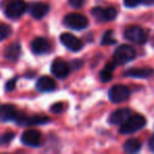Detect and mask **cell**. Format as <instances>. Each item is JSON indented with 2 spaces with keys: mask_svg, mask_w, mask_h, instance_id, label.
I'll return each mask as SVG.
<instances>
[{
  "mask_svg": "<svg viewBox=\"0 0 154 154\" xmlns=\"http://www.w3.org/2000/svg\"><path fill=\"white\" fill-rule=\"evenodd\" d=\"M146 126V118L140 114H134L130 115L129 118L120 125L119 132L122 134H131L139 131Z\"/></svg>",
  "mask_w": 154,
  "mask_h": 154,
  "instance_id": "cell-1",
  "label": "cell"
},
{
  "mask_svg": "<svg viewBox=\"0 0 154 154\" xmlns=\"http://www.w3.org/2000/svg\"><path fill=\"white\" fill-rule=\"evenodd\" d=\"M136 53L135 50L129 45H122L117 47L113 55V61L116 64H125L134 59Z\"/></svg>",
  "mask_w": 154,
  "mask_h": 154,
  "instance_id": "cell-2",
  "label": "cell"
},
{
  "mask_svg": "<svg viewBox=\"0 0 154 154\" xmlns=\"http://www.w3.org/2000/svg\"><path fill=\"white\" fill-rule=\"evenodd\" d=\"M64 26L73 30H84L89 26V20L86 16L78 13H71L64 17Z\"/></svg>",
  "mask_w": 154,
  "mask_h": 154,
  "instance_id": "cell-3",
  "label": "cell"
},
{
  "mask_svg": "<svg viewBox=\"0 0 154 154\" xmlns=\"http://www.w3.org/2000/svg\"><path fill=\"white\" fill-rule=\"evenodd\" d=\"M125 37L131 42L137 45H143L147 41V33L143 28L137 26H133L125 31Z\"/></svg>",
  "mask_w": 154,
  "mask_h": 154,
  "instance_id": "cell-4",
  "label": "cell"
},
{
  "mask_svg": "<svg viewBox=\"0 0 154 154\" xmlns=\"http://www.w3.org/2000/svg\"><path fill=\"white\" fill-rule=\"evenodd\" d=\"M28 10V5L23 0H15L5 8V15L11 19H17L21 17Z\"/></svg>",
  "mask_w": 154,
  "mask_h": 154,
  "instance_id": "cell-5",
  "label": "cell"
},
{
  "mask_svg": "<svg viewBox=\"0 0 154 154\" xmlns=\"http://www.w3.org/2000/svg\"><path fill=\"white\" fill-rule=\"evenodd\" d=\"M130 97V90L126 86L116 85L109 91V99L114 103H119L126 101Z\"/></svg>",
  "mask_w": 154,
  "mask_h": 154,
  "instance_id": "cell-6",
  "label": "cell"
},
{
  "mask_svg": "<svg viewBox=\"0 0 154 154\" xmlns=\"http://www.w3.org/2000/svg\"><path fill=\"white\" fill-rule=\"evenodd\" d=\"M91 14L99 21H110L113 20L117 15L115 8L109 7V8H100L95 7L91 10Z\"/></svg>",
  "mask_w": 154,
  "mask_h": 154,
  "instance_id": "cell-7",
  "label": "cell"
},
{
  "mask_svg": "<svg viewBox=\"0 0 154 154\" xmlns=\"http://www.w3.org/2000/svg\"><path fill=\"white\" fill-rule=\"evenodd\" d=\"M60 41L66 49L72 52L80 51L84 47L82 40L79 38H77L76 36H74L73 34H70V33H62L61 36H60Z\"/></svg>",
  "mask_w": 154,
  "mask_h": 154,
  "instance_id": "cell-8",
  "label": "cell"
},
{
  "mask_svg": "<svg viewBox=\"0 0 154 154\" xmlns=\"http://www.w3.org/2000/svg\"><path fill=\"white\" fill-rule=\"evenodd\" d=\"M16 122L21 126H37V125H43L50 122V118L45 115H34V116H26L19 115L16 116Z\"/></svg>",
  "mask_w": 154,
  "mask_h": 154,
  "instance_id": "cell-9",
  "label": "cell"
},
{
  "mask_svg": "<svg viewBox=\"0 0 154 154\" xmlns=\"http://www.w3.org/2000/svg\"><path fill=\"white\" fill-rule=\"evenodd\" d=\"M41 141V134L38 130H28L21 135V143L29 147H38Z\"/></svg>",
  "mask_w": 154,
  "mask_h": 154,
  "instance_id": "cell-10",
  "label": "cell"
},
{
  "mask_svg": "<svg viewBox=\"0 0 154 154\" xmlns=\"http://www.w3.org/2000/svg\"><path fill=\"white\" fill-rule=\"evenodd\" d=\"M52 73L57 78H66L70 73V66L62 59H55L51 66Z\"/></svg>",
  "mask_w": 154,
  "mask_h": 154,
  "instance_id": "cell-11",
  "label": "cell"
},
{
  "mask_svg": "<svg viewBox=\"0 0 154 154\" xmlns=\"http://www.w3.org/2000/svg\"><path fill=\"white\" fill-rule=\"evenodd\" d=\"M31 49H32L33 53L41 55V54H45L50 51L51 45L48 39L43 38V37H37L31 43Z\"/></svg>",
  "mask_w": 154,
  "mask_h": 154,
  "instance_id": "cell-12",
  "label": "cell"
},
{
  "mask_svg": "<svg viewBox=\"0 0 154 154\" xmlns=\"http://www.w3.org/2000/svg\"><path fill=\"white\" fill-rule=\"evenodd\" d=\"M130 115H131V111L129 109H126V108L118 109L110 115L109 122L112 125H122L128 119Z\"/></svg>",
  "mask_w": 154,
  "mask_h": 154,
  "instance_id": "cell-13",
  "label": "cell"
},
{
  "mask_svg": "<svg viewBox=\"0 0 154 154\" xmlns=\"http://www.w3.org/2000/svg\"><path fill=\"white\" fill-rule=\"evenodd\" d=\"M124 75L127 77H133V78H150L154 75V70L151 68L130 69L126 71Z\"/></svg>",
  "mask_w": 154,
  "mask_h": 154,
  "instance_id": "cell-14",
  "label": "cell"
},
{
  "mask_svg": "<svg viewBox=\"0 0 154 154\" xmlns=\"http://www.w3.org/2000/svg\"><path fill=\"white\" fill-rule=\"evenodd\" d=\"M36 89L39 92H51L56 89V82L51 77L42 76L37 80Z\"/></svg>",
  "mask_w": 154,
  "mask_h": 154,
  "instance_id": "cell-15",
  "label": "cell"
},
{
  "mask_svg": "<svg viewBox=\"0 0 154 154\" xmlns=\"http://www.w3.org/2000/svg\"><path fill=\"white\" fill-rule=\"evenodd\" d=\"M17 116V112L13 105H1L0 106V122H5L13 120Z\"/></svg>",
  "mask_w": 154,
  "mask_h": 154,
  "instance_id": "cell-16",
  "label": "cell"
},
{
  "mask_svg": "<svg viewBox=\"0 0 154 154\" xmlns=\"http://www.w3.org/2000/svg\"><path fill=\"white\" fill-rule=\"evenodd\" d=\"M49 11H50V7L47 3H43V2H36L31 5L30 8L31 15L35 19H41V18H43Z\"/></svg>",
  "mask_w": 154,
  "mask_h": 154,
  "instance_id": "cell-17",
  "label": "cell"
},
{
  "mask_svg": "<svg viewBox=\"0 0 154 154\" xmlns=\"http://www.w3.org/2000/svg\"><path fill=\"white\" fill-rule=\"evenodd\" d=\"M20 53H21V48H20L19 43L14 42L5 48V59H8L9 61L14 62L19 58Z\"/></svg>",
  "mask_w": 154,
  "mask_h": 154,
  "instance_id": "cell-18",
  "label": "cell"
},
{
  "mask_svg": "<svg viewBox=\"0 0 154 154\" xmlns=\"http://www.w3.org/2000/svg\"><path fill=\"white\" fill-rule=\"evenodd\" d=\"M116 66H117V64H116L114 61L109 62V63L106 64V66L103 68V70L101 71L100 74H99V79H100L103 82H110V80L112 79V76H113L112 74H113V71H114V69H115Z\"/></svg>",
  "mask_w": 154,
  "mask_h": 154,
  "instance_id": "cell-19",
  "label": "cell"
},
{
  "mask_svg": "<svg viewBox=\"0 0 154 154\" xmlns=\"http://www.w3.org/2000/svg\"><path fill=\"white\" fill-rule=\"evenodd\" d=\"M141 143L136 138H130L124 143V150L127 153H136L140 150Z\"/></svg>",
  "mask_w": 154,
  "mask_h": 154,
  "instance_id": "cell-20",
  "label": "cell"
},
{
  "mask_svg": "<svg viewBox=\"0 0 154 154\" xmlns=\"http://www.w3.org/2000/svg\"><path fill=\"white\" fill-rule=\"evenodd\" d=\"M116 39L113 37V31L109 30L103 34V38H101V45H115Z\"/></svg>",
  "mask_w": 154,
  "mask_h": 154,
  "instance_id": "cell-21",
  "label": "cell"
},
{
  "mask_svg": "<svg viewBox=\"0 0 154 154\" xmlns=\"http://www.w3.org/2000/svg\"><path fill=\"white\" fill-rule=\"evenodd\" d=\"M12 34V28L8 24L0 23V41L7 39Z\"/></svg>",
  "mask_w": 154,
  "mask_h": 154,
  "instance_id": "cell-22",
  "label": "cell"
},
{
  "mask_svg": "<svg viewBox=\"0 0 154 154\" xmlns=\"http://www.w3.org/2000/svg\"><path fill=\"white\" fill-rule=\"evenodd\" d=\"M15 137V133L14 132H5L2 135H0V146H5L10 143Z\"/></svg>",
  "mask_w": 154,
  "mask_h": 154,
  "instance_id": "cell-23",
  "label": "cell"
},
{
  "mask_svg": "<svg viewBox=\"0 0 154 154\" xmlns=\"http://www.w3.org/2000/svg\"><path fill=\"white\" fill-rule=\"evenodd\" d=\"M64 109V106L62 103H55L53 106H51L50 110H51L53 113H61Z\"/></svg>",
  "mask_w": 154,
  "mask_h": 154,
  "instance_id": "cell-24",
  "label": "cell"
},
{
  "mask_svg": "<svg viewBox=\"0 0 154 154\" xmlns=\"http://www.w3.org/2000/svg\"><path fill=\"white\" fill-rule=\"evenodd\" d=\"M143 0H124V5L127 8H134L137 7L138 5H140Z\"/></svg>",
  "mask_w": 154,
  "mask_h": 154,
  "instance_id": "cell-25",
  "label": "cell"
},
{
  "mask_svg": "<svg viewBox=\"0 0 154 154\" xmlns=\"http://www.w3.org/2000/svg\"><path fill=\"white\" fill-rule=\"evenodd\" d=\"M69 5L74 9H78L84 5V0H69Z\"/></svg>",
  "mask_w": 154,
  "mask_h": 154,
  "instance_id": "cell-26",
  "label": "cell"
},
{
  "mask_svg": "<svg viewBox=\"0 0 154 154\" xmlns=\"http://www.w3.org/2000/svg\"><path fill=\"white\" fill-rule=\"evenodd\" d=\"M16 82H17V78H13L12 80L8 82L7 85H5V90L7 91H13L16 87Z\"/></svg>",
  "mask_w": 154,
  "mask_h": 154,
  "instance_id": "cell-27",
  "label": "cell"
},
{
  "mask_svg": "<svg viewBox=\"0 0 154 154\" xmlns=\"http://www.w3.org/2000/svg\"><path fill=\"white\" fill-rule=\"evenodd\" d=\"M149 148H150V150H151V151L154 152V134L152 135V137L150 138V140H149Z\"/></svg>",
  "mask_w": 154,
  "mask_h": 154,
  "instance_id": "cell-28",
  "label": "cell"
},
{
  "mask_svg": "<svg viewBox=\"0 0 154 154\" xmlns=\"http://www.w3.org/2000/svg\"><path fill=\"white\" fill-rule=\"evenodd\" d=\"M143 1H145L147 5H152V3L154 2V0H143Z\"/></svg>",
  "mask_w": 154,
  "mask_h": 154,
  "instance_id": "cell-29",
  "label": "cell"
}]
</instances>
